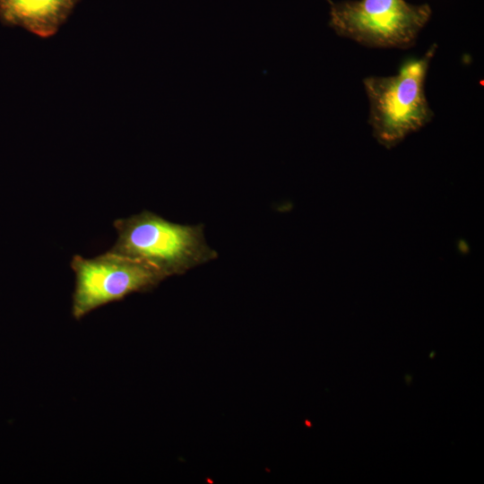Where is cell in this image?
Listing matches in <instances>:
<instances>
[{
  "instance_id": "cell-1",
  "label": "cell",
  "mask_w": 484,
  "mask_h": 484,
  "mask_svg": "<svg viewBox=\"0 0 484 484\" xmlns=\"http://www.w3.org/2000/svg\"><path fill=\"white\" fill-rule=\"evenodd\" d=\"M436 48L434 43L422 56L407 58L393 75L363 80L369 102L368 124L384 147H395L432 120L425 83Z\"/></svg>"
},
{
  "instance_id": "cell-2",
  "label": "cell",
  "mask_w": 484,
  "mask_h": 484,
  "mask_svg": "<svg viewBox=\"0 0 484 484\" xmlns=\"http://www.w3.org/2000/svg\"><path fill=\"white\" fill-rule=\"evenodd\" d=\"M113 225L117 239L108 251L143 261L166 278L218 256L207 245L202 225L173 223L149 211L116 220Z\"/></svg>"
},
{
  "instance_id": "cell-3",
  "label": "cell",
  "mask_w": 484,
  "mask_h": 484,
  "mask_svg": "<svg viewBox=\"0 0 484 484\" xmlns=\"http://www.w3.org/2000/svg\"><path fill=\"white\" fill-rule=\"evenodd\" d=\"M329 14L330 27L341 37L370 48H408L432 10L406 0H348L330 3Z\"/></svg>"
},
{
  "instance_id": "cell-4",
  "label": "cell",
  "mask_w": 484,
  "mask_h": 484,
  "mask_svg": "<svg viewBox=\"0 0 484 484\" xmlns=\"http://www.w3.org/2000/svg\"><path fill=\"white\" fill-rule=\"evenodd\" d=\"M75 275L72 315L81 319L108 303L156 287L166 276L152 265L109 251L92 258L73 256Z\"/></svg>"
},
{
  "instance_id": "cell-5",
  "label": "cell",
  "mask_w": 484,
  "mask_h": 484,
  "mask_svg": "<svg viewBox=\"0 0 484 484\" xmlns=\"http://www.w3.org/2000/svg\"><path fill=\"white\" fill-rule=\"evenodd\" d=\"M77 0H0V18L41 38L56 33Z\"/></svg>"
},
{
  "instance_id": "cell-6",
  "label": "cell",
  "mask_w": 484,
  "mask_h": 484,
  "mask_svg": "<svg viewBox=\"0 0 484 484\" xmlns=\"http://www.w3.org/2000/svg\"><path fill=\"white\" fill-rule=\"evenodd\" d=\"M327 1H328L329 3H332V1H331V0H327Z\"/></svg>"
}]
</instances>
